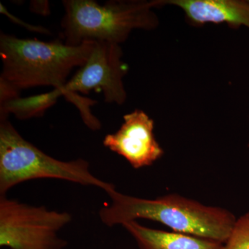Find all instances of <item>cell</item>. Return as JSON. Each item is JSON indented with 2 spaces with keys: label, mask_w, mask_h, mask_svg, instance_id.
Returning a JSON list of instances; mask_svg holds the SVG:
<instances>
[{
  "label": "cell",
  "mask_w": 249,
  "mask_h": 249,
  "mask_svg": "<svg viewBox=\"0 0 249 249\" xmlns=\"http://www.w3.org/2000/svg\"><path fill=\"white\" fill-rule=\"evenodd\" d=\"M122 226L140 249H224V244L188 234L150 229L137 221L126 222Z\"/></svg>",
  "instance_id": "9c48e42d"
},
{
  "label": "cell",
  "mask_w": 249,
  "mask_h": 249,
  "mask_svg": "<svg viewBox=\"0 0 249 249\" xmlns=\"http://www.w3.org/2000/svg\"><path fill=\"white\" fill-rule=\"evenodd\" d=\"M0 7H1V13L2 14H4L6 16H7L8 17L10 18V19H12L14 22L18 23L19 25H22L24 27H26V29H29L30 31H34V32L36 33H40V34H50L51 32L48 30V29H45V27H40V26H37V27H36V26H31L29 24H27L23 21H19V19L18 18L15 17V16H12L11 14H9L7 11H6V8L3 6L2 4H0Z\"/></svg>",
  "instance_id": "4fadbf2b"
},
{
  "label": "cell",
  "mask_w": 249,
  "mask_h": 249,
  "mask_svg": "<svg viewBox=\"0 0 249 249\" xmlns=\"http://www.w3.org/2000/svg\"><path fill=\"white\" fill-rule=\"evenodd\" d=\"M72 220L67 212L0 196V246L9 249H64L58 232Z\"/></svg>",
  "instance_id": "8992f818"
},
{
  "label": "cell",
  "mask_w": 249,
  "mask_h": 249,
  "mask_svg": "<svg viewBox=\"0 0 249 249\" xmlns=\"http://www.w3.org/2000/svg\"><path fill=\"white\" fill-rule=\"evenodd\" d=\"M62 96L60 90L54 89L50 92L29 97L19 96L0 104V120L7 119L11 114H14L19 120H27L42 116Z\"/></svg>",
  "instance_id": "30bf717a"
},
{
  "label": "cell",
  "mask_w": 249,
  "mask_h": 249,
  "mask_svg": "<svg viewBox=\"0 0 249 249\" xmlns=\"http://www.w3.org/2000/svg\"><path fill=\"white\" fill-rule=\"evenodd\" d=\"M61 27L67 45L86 42L120 45L136 29L152 31L160 26L155 0H111L103 5L93 0H65Z\"/></svg>",
  "instance_id": "3957f363"
},
{
  "label": "cell",
  "mask_w": 249,
  "mask_h": 249,
  "mask_svg": "<svg viewBox=\"0 0 249 249\" xmlns=\"http://www.w3.org/2000/svg\"><path fill=\"white\" fill-rule=\"evenodd\" d=\"M94 42L78 46L63 41L44 42L37 39H21L1 32L0 57L2 71L0 78L19 91L41 86L63 89L72 70L81 67L89 58Z\"/></svg>",
  "instance_id": "7a4b0ae2"
},
{
  "label": "cell",
  "mask_w": 249,
  "mask_h": 249,
  "mask_svg": "<svg viewBox=\"0 0 249 249\" xmlns=\"http://www.w3.org/2000/svg\"><path fill=\"white\" fill-rule=\"evenodd\" d=\"M54 178L93 186L109 193L112 183L100 179L90 172L83 159L63 161L50 157L23 138L7 119L0 120V196L19 183Z\"/></svg>",
  "instance_id": "277c9868"
},
{
  "label": "cell",
  "mask_w": 249,
  "mask_h": 249,
  "mask_svg": "<svg viewBox=\"0 0 249 249\" xmlns=\"http://www.w3.org/2000/svg\"><path fill=\"white\" fill-rule=\"evenodd\" d=\"M124 119L115 133L105 137L103 145L124 157L135 169L153 164L164 154L155 138L153 119L139 109L124 115Z\"/></svg>",
  "instance_id": "52a82bcc"
},
{
  "label": "cell",
  "mask_w": 249,
  "mask_h": 249,
  "mask_svg": "<svg viewBox=\"0 0 249 249\" xmlns=\"http://www.w3.org/2000/svg\"><path fill=\"white\" fill-rule=\"evenodd\" d=\"M157 6H177L192 26L223 24L249 29V0H156Z\"/></svg>",
  "instance_id": "ba28073f"
},
{
  "label": "cell",
  "mask_w": 249,
  "mask_h": 249,
  "mask_svg": "<svg viewBox=\"0 0 249 249\" xmlns=\"http://www.w3.org/2000/svg\"><path fill=\"white\" fill-rule=\"evenodd\" d=\"M19 92L6 80L0 78V104L19 97Z\"/></svg>",
  "instance_id": "7c38bea8"
},
{
  "label": "cell",
  "mask_w": 249,
  "mask_h": 249,
  "mask_svg": "<svg viewBox=\"0 0 249 249\" xmlns=\"http://www.w3.org/2000/svg\"><path fill=\"white\" fill-rule=\"evenodd\" d=\"M35 3H32V6H31V9L34 10L37 14H40L41 15H48L49 14V4L47 1H38L39 5L37 6Z\"/></svg>",
  "instance_id": "5bb4252c"
},
{
  "label": "cell",
  "mask_w": 249,
  "mask_h": 249,
  "mask_svg": "<svg viewBox=\"0 0 249 249\" xmlns=\"http://www.w3.org/2000/svg\"><path fill=\"white\" fill-rule=\"evenodd\" d=\"M121 45L111 42H94L89 58L83 67L68 80L63 89V96L76 106L82 119L89 129L97 128L100 121L93 116L90 106L96 101L82 97L78 92L88 94L91 90L101 91L107 103L123 105L127 100L124 78L128 66L122 60Z\"/></svg>",
  "instance_id": "5b68a950"
},
{
  "label": "cell",
  "mask_w": 249,
  "mask_h": 249,
  "mask_svg": "<svg viewBox=\"0 0 249 249\" xmlns=\"http://www.w3.org/2000/svg\"><path fill=\"white\" fill-rule=\"evenodd\" d=\"M111 203L101 208V222L111 227L142 219L161 223L173 232L225 244L237 219L227 209L206 206L184 196L168 195L143 199L119 193H107Z\"/></svg>",
  "instance_id": "6da1fadb"
},
{
  "label": "cell",
  "mask_w": 249,
  "mask_h": 249,
  "mask_svg": "<svg viewBox=\"0 0 249 249\" xmlns=\"http://www.w3.org/2000/svg\"><path fill=\"white\" fill-rule=\"evenodd\" d=\"M224 249H249V212L237 219Z\"/></svg>",
  "instance_id": "8fae6325"
},
{
  "label": "cell",
  "mask_w": 249,
  "mask_h": 249,
  "mask_svg": "<svg viewBox=\"0 0 249 249\" xmlns=\"http://www.w3.org/2000/svg\"><path fill=\"white\" fill-rule=\"evenodd\" d=\"M248 147H249V142H248Z\"/></svg>",
  "instance_id": "9a60e30c"
}]
</instances>
